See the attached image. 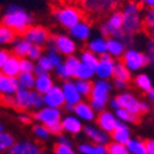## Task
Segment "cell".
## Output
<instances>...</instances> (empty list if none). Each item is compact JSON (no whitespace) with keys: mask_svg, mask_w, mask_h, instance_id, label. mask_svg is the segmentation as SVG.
I'll return each mask as SVG.
<instances>
[{"mask_svg":"<svg viewBox=\"0 0 154 154\" xmlns=\"http://www.w3.org/2000/svg\"><path fill=\"white\" fill-rule=\"evenodd\" d=\"M0 101L4 102L6 106L16 109L20 111H27L30 109L38 110L45 106L43 104V95L31 89H21L19 88L14 96L10 97H0Z\"/></svg>","mask_w":154,"mask_h":154,"instance_id":"cell-1","label":"cell"},{"mask_svg":"<svg viewBox=\"0 0 154 154\" xmlns=\"http://www.w3.org/2000/svg\"><path fill=\"white\" fill-rule=\"evenodd\" d=\"M0 20L3 25L12 30L16 35H23L25 31L32 26L33 22V17L30 12L19 5H9Z\"/></svg>","mask_w":154,"mask_h":154,"instance_id":"cell-2","label":"cell"},{"mask_svg":"<svg viewBox=\"0 0 154 154\" xmlns=\"http://www.w3.org/2000/svg\"><path fill=\"white\" fill-rule=\"evenodd\" d=\"M140 6L136 0H128L122 6V30L125 33L133 36L142 31V15Z\"/></svg>","mask_w":154,"mask_h":154,"instance_id":"cell-3","label":"cell"},{"mask_svg":"<svg viewBox=\"0 0 154 154\" xmlns=\"http://www.w3.org/2000/svg\"><path fill=\"white\" fill-rule=\"evenodd\" d=\"M123 0H78L79 8L86 15L94 17L107 16L111 12L119 10Z\"/></svg>","mask_w":154,"mask_h":154,"instance_id":"cell-4","label":"cell"},{"mask_svg":"<svg viewBox=\"0 0 154 154\" xmlns=\"http://www.w3.org/2000/svg\"><path fill=\"white\" fill-rule=\"evenodd\" d=\"M111 89L112 85L107 80L97 79L95 83H93L91 93L89 95V97H90V106L95 112H101L105 110L110 100Z\"/></svg>","mask_w":154,"mask_h":154,"instance_id":"cell-5","label":"cell"},{"mask_svg":"<svg viewBox=\"0 0 154 154\" xmlns=\"http://www.w3.org/2000/svg\"><path fill=\"white\" fill-rule=\"evenodd\" d=\"M54 19L66 29H72L76 23L84 20V12L79 6L62 5L53 10Z\"/></svg>","mask_w":154,"mask_h":154,"instance_id":"cell-6","label":"cell"},{"mask_svg":"<svg viewBox=\"0 0 154 154\" xmlns=\"http://www.w3.org/2000/svg\"><path fill=\"white\" fill-rule=\"evenodd\" d=\"M101 33L106 37H112L117 38L121 42L126 38L127 33L123 32L122 30V14L120 10H116L111 12L110 15H107L106 20L101 23L100 26Z\"/></svg>","mask_w":154,"mask_h":154,"instance_id":"cell-7","label":"cell"},{"mask_svg":"<svg viewBox=\"0 0 154 154\" xmlns=\"http://www.w3.org/2000/svg\"><path fill=\"white\" fill-rule=\"evenodd\" d=\"M121 62L130 72H137L148 66V57L146 53L139 52L134 48H128L121 57Z\"/></svg>","mask_w":154,"mask_h":154,"instance_id":"cell-8","label":"cell"},{"mask_svg":"<svg viewBox=\"0 0 154 154\" xmlns=\"http://www.w3.org/2000/svg\"><path fill=\"white\" fill-rule=\"evenodd\" d=\"M22 37L26 40L30 45L32 46H37V47H46V45L48 43V41L51 40V37H52V35H51V32L43 27V26H35V25H32V26H30L26 31L23 32Z\"/></svg>","mask_w":154,"mask_h":154,"instance_id":"cell-9","label":"cell"},{"mask_svg":"<svg viewBox=\"0 0 154 154\" xmlns=\"http://www.w3.org/2000/svg\"><path fill=\"white\" fill-rule=\"evenodd\" d=\"M33 120H36L38 123H41L46 127H49L52 125H56L60 122L62 120V111L60 109H53V107H47L43 106L35 111L32 115Z\"/></svg>","mask_w":154,"mask_h":154,"instance_id":"cell-10","label":"cell"},{"mask_svg":"<svg viewBox=\"0 0 154 154\" xmlns=\"http://www.w3.org/2000/svg\"><path fill=\"white\" fill-rule=\"evenodd\" d=\"M4 154H43V148L41 144L29 139H22V140H15Z\"/></svg>","mask_w":154,"mask_h":154,"instance_id":"cell-11","label":"cell"},{"mask_svg":"<svg viewBox=\"0 0 154 154\" xmlns=\"http://www.w3.org/2000/svg\"><path fill=\"white\" fill-rule=\"evenodd\" d=\"M51 41H52L54 48L57 49V52L62 56H73L76 51V45L75 41L70 36L67 35H54L51 37Z\"/></svg>","mask_w":154,"mask_h":154,"instance_id":"cell-12","label":"cell"},{"mask_svg":"<svg viewBox=\"0 0 154 154\" xmlns=\"http://www.w3.org/2000/svg\"><path fill=\"white\" fill-rule=\"evenodd\" d=\"M116 100L119 102V106L120 109H123L126 110L127 112H130L134 116H140L142 113V110H140V101L134 96L132 95L131 93H121L120 95L116 96Z\"/></svg>","mask_w":154,"mask_h":154,"instance_id":"cell-13","label":"cell"},{"mask_svg":"<svg viewBox=\"0 0 154 154\" xmlns=\"http://www.w3.org/2000/svg\"><path fill=\"white\" fill-rule=\"evenodd\" d=\"M115 60L107 53L100 56L99 62L95 67V75L101 80H109L113 76V68H115Z\"/></svg>","mask_w":154,"mask_h":154,"instance_id":"cell-14","label":"cell"},{"mask_svg":"<svg viewBox=\"0 0 154 154\" xmlns=\"http://www.w3.org/2000/svg\"><path fill=\"white\" fill-rule=\"evenodd\" d=\"M43 104L47 107H53V109L63 107L64 105H66V101H64L62 88L54 85L48 93H46L43 95Z\"/></svg>","mask_w":154,"mask_h":154,"instance_id":"cell-15","label":"cell"},{"mask_svg":"<svg viewBox=\"0 0 154 154\" xmlns=\"http://www.w3.org/2000/svg\"><path fill=\"white\" fill-rule=\"evenodd\" d=\"M96 123L100 130H102L104 132L111 134L117 125V119L115 116V113L110 112V111H101L99 112V115L96 116Z\"/></svg>","mask_w":154,"mask_h":154,"instance_id":"cell-16","label":"cell"},{"mask_svg":"<svg viewBox=\"0 0 154 154\" xmlns=\"http://www.w3.org/2000/svg\"><path fill=\"white\" fill-rule=\"evenodd\" d=\"M85 134L90 138L93 142H95V144H101V146H107L110 143V134L104 132L102 130H100V128L97 126H85V128H83Z\"/></svg>","mask_w":154,"mask_h":154,"instance_id":"cell-17","label":"cell"},{"mask_svg":"<svg viewBox=\"0 0 154 154\" xmlns=\"http://www.w3.org/2000/svg\"><path fill=\"white\" fill-rule=\"evenodd\" d=\"M60 88H62V91H63V96H64V101H66V105L75 106L78 102L82 101V96L78 93V90L75 89L74 83L72 80H66Z\"/></svg>","mask_w":154,"mask_h":154,"instance_id":"cell-18","label":"cell"},{"mask_svg":"<svg viewBox=\"0 0 154 154\" xmlns=\"http://www.w3.org/2000/svg\"><path fill=\"white\" fill-rule=\"evenodd\" d=\"M19 89L16 78L2 75L0 78V97H10L14 96Z\"/></svg>","mask_w":154,"mask_h":154,"instance_id":"cell-19","label":"cell"},{"mask_svg":"<svg viewBox=\"0 0 154 154\" xmlns=\"http://www.w3.org/2000/svg\"><path fill=\"white\" fill-rule=\"evenodd\" d=\"M73 112H75V116L78 117L80 121H85V122H91L96 119L95 116V111L93 110V107L90 106V104H88L85 101H80L78 102L74 109Z\"/></svg>","mask_w":154,"mask_h":154,"instance_id":"cell-20","label":"cell"},{"mask_svg":"<svg viewBox=\"0 0 154 154\" xmlns=\"http://www.w3.org/2000/svg\"><path fill=\"white\" fill-rule=\"evenodd\" d=\"M110 137L115 143H120V144L126 146V143L131 139V131L126 123L117 120L116 128H115V131L110 134Z\"/></svg>","mask_w":154,"mask_h":154,"instance_id":"cell-21","label":"cell"},{"mask_svg":"<svg viewBox=\"0 0 154 154\" xmlns=\"http://www.w3.org/2000/svg\"><path fill=\"white\" fill-rule=\"evenodd\" d=\"M60 125L63 128V132H67L70 134H78L84 128L82 121L76 116H73V115H69V116H66L64 119H62Z\"/></svg>","mask_w":154,"mask_h":154,"instance_id":"cell-22","label":"cell"},{"mask_svg":"<svg viewBox=\"0 0 154 154\" xmlns=\"http://www.w3.org/2000/svg\"><path fill=\"white\" fill-rule=\"evenodd\" d=\"M3 75H6V76H11V78H16V76L21 73V69H20V58L11 54L9 57V59L6 60V63L3 66V68L0 69Z\"/></svg>","mask_w":154,"mask_h":154,"instance_id":"cell-23","label":"cell"},{"mask_svg":"<svg viewBox=\"0 0 154 154\" xmlns=\"http://www.w3.org/2000/svg\"><path fill=\"white\" fill-rule=\"evenodd\" d=\"M53 86H54V83H53V79L51 78L49 74H43V75L35 76L33 90H36L37 93H40L41 95H45L46 93H48Z\"/></svg>","mask_w":154,"mask_h":154,"instance_id":"cell-24","label":"cell"},{"mask_svg":"<svg viewBox=\"0 0 154 154\" xmlns=\"http://www.w3.org/2000/svg\"><path fill=\"white\" fill-rule=\"evenodd\" d=\"M69 31H70L72 37L76 38V40H79V41H86L88 38L90 37L91 27H90V23L88 21L83 20L79 23H76L74 27H72Z\"/></svg>","mask_w":154,"mask_h":154,"instance_id":"cell-25","label":"cell"},{"mask_svg":"<svg viewBox=\"0 0 154 154\" xmlns=\"http://www.w3.org/2000/svg\"><path fill=\"white\" fill-rule=\"evenodd\" d=\"M106 43H107V54L113 58V59H116V58H121L125 53V51H126V47L123 46V43L117 40V38H106Z\"/></svg>","mask_w":154,"mask_h":154,"instance_id":"cell-26","label":"cell"},{"mask_svg":"<svg viewBox=\"0 0 154 154\" xmlns=\"http://www.w3.org/2000/svg\"><path fill=\"white\" fill-rule=\"evenodd\" d=\"M88 51H90L95 56L100 57L107 53V43L105 37H96L88 43Z\"/></svg>","mask_w":154,"mask_h":154,"instance_id":"cell-27","label":"cell"},{"mask_svg":"<svg viewBox=\"0 0 154 154\" xmlns=\"http://www.w3.org/2000/svg\"><path fill=\"white\" fill-rule=\"evenodd\" d=\"M11 45H12V53H14V56H16L19 58L27 57V53L30 51L31 45L25 40L23 37H16L15 41Z\"/></svg>","mask_w":154,"mask_h":154,"instance_id":"cell-28","label":"cell"},{"mask_svg":"<svg viewBox=\"0 0 154 154\" xmlns=\"http://www.w3.org/2000/svg\"><path fill=\"white\" fill-rule=\"evenodd\" d=\"M142 31L150 38L154 37V9H148L142 17Z\"/></svg>","mask_w":154,"mask_h":154,"instance_id":"cell-29","label":"cell"},{"mask_svg":"<svg viewBox=\"0 0 154 154\" xmlns=\"http://www.w3.org/2000/svg\"><path fill=\"white\" fill-rule=\"evenodd\" d=\"M126 148L130 154H147L146 142L138 138H131L126 143Z\"/></svg>","mask_w":154,"mask_h":154,"instance_id":"cell-30","label":"cell"},{"mask_svg":"<svg viewBox=\"0 0 154 154\" xmlns=\"http://www.w3.org/2000/svg\"><path fill=\"white\" fill-rule=\"evenodd\" d=\"M78 152L80 154H107V148L106 146H101V144L83 143L78 147Z\"/></svg>","mask_w":154,"mask_h":154,"instance_id":"cell-31","label":"cell"},{"mask_svg":"<svg viewBox=\"0 0 154 154\" xmlns=\"http://www.w3.org/2000/svg\"><path fill=\"white\" fill-rule=\"evenodd\" d=\"M112 78L128 83V82L131 80V72L123 66V63H122L121 60H120V62H116V63H115L113 76H112Z\"/></svg>","mask_w":154,"mask_h":154,"instance_id":"cell-32","label":"cell"},{"mask_svg":"<svg viewBox=\"0 0 154 154\" xmlns=\"http://www.w3.org/2000/svg\"><path fill=\"white\" fill-rule=\"evenodd\" d=\"M94 75H95V68L80 62L78 69H76V73H75V79L90 80Z\"/></svg>","mask_w":154,"mask_h":154,"instance_id":"cell-33","label":"cell"},{"mask_svg":"<svg viewBox=\"0 0 154 154\" xmlns=\"http://www.w3.org/2000/svg\"><path fill=\"white\" fill-rule=\"evenodd\" d=\"M16 80H17L19 88H21V89H29V90L33 89V85H35V75H33V73L21 72L16 76Z\"/></svg>","mask_w":154,"mask_h":154,"instance_id":"cell-34","label":"cell"},{"mask_svg":"<svg viewBox=\"0 0 154 154\" xmlns=\"http://www.w3.org/2000/svg\"><path fill=\"white\" fill-rule=\"evenodd\" d=\"M16 33L0 22V45H11L15 41Z\"/></svg>","mask_w":154,"mask_h":154,"instance_id":"cell-35","label":"cell"},{"mask_svg":"<svg viewBox=\"0 0 154 154\" xmlns=\"http://www.w3.org/2000/svg\"><path fill=\"white\" fill-rule=\"evenodd\" d=\"M14 143L15 138L10 132L0 131V154H4Z\"/></svg>","mask_w":154,"mask_h":154,"instance_id":"cell-36","label":"cell"},{"mask_svg":"<svg viewBox=\"0 0 154 154\" xmlns=\"http://www.w3.org/2000/svg\"><path fill=\"white\" fill-rule=\"evenodd\" d=\"M134 84L142 91H144V93H148L149 90H152V89H153L152 79L149 78L147 74H138L136 78H134Z\"/></svg>","mask_w":154,"mask_h":154,"instance_id":"cell-37","label":"cell"},{"mask_svg":"<svg viewBox=\"0 0 154 154\" xmlns=\"http://www.w3.org/2000/svg\"><path fill=\"white\" fill-rule=\"evenodd\" d=\"M74 86L78 90V93L80 94V96H89L91 93V88H93V83L90 80H80V79H75L74 82Z\"/></svg>","mask_w":154,"mask_h":154,"instance_id":"cell-38","label":"cell"},{"mask_svg":"<svg viewBox=\"0 0 154 154\" xmlns=\"http://www.w3.org/2000/svg\"><path fill=\"white\" fill-rule=\"evenodd\" d=\"M115 116H116V119L123 123H138L139 121V117L138 116H134V115L127 112L126 110L123 109H117L116 111H115Z\"/></svg>","mask_w":154,"mask_h":154,"instance_id":"cell-39","label":"cell"},{"mask_svg":"<svg viewBox=\"0 0 154 154\" xmlns=\"http://www.w3.org/2000/svg\"><path fill=\"white\" fill-rule=\"evenodd\" d=\"M63 63H64V66L67 67V69L70 74V78H75V73H76V69H78L79 64H80V59L73 54V56H68Z\"/></svg>","mask_w":154,"mask_h":154,"instance_id":"cell-40","label":"cell"},{"mask_svg":"<svg viewBox=\"0 0 154 154\" xmlns=\"http://www.w3.org/2000/svg\"><path fill=\"white\" fill-rule=\"evenodd\" d=\"M32 133L37 139H40V140H47L51 137L48 128L46 126L41 125V123H37L32 127Z\"/></svg>","mask_w":154,"mask_h":154,"instance_id":"cell-41","label":"cell"},{"mask_svg":"<svg viewBox=\"0 0 154 154\" xmlns=\"http://www.w3.org/2000/svg\"><path fill=\"white\" fill-rule=\"evenodd\" d=\"M80 62L82 63H85V64H88V66H91V67H96V64H97V62H99V57L97 56H95L94 53H91L90 51H83L82 52V54H80Z\"/></svg>","mask_w":154,"mask_h":154,"instance_id":"cell-42","label":"cell"},{"mask_svg":"<svg viewBox=\"0 0 154 154\" xmlns=\"http://www.w3.org/2000/svg\"><path fill=\"white\" fill-rule=\"evenodd\" d=\"M106 148H107V154H130L126 146L120 144V143L111 142L106 146Z\"/></svg>","mask_w":154,"mask_h":154,"instance_id":"cell-43","label":"cell"},{"mask_svg":"<svg viewBox=\"0 0 154 154\" xmlns=\"http://www.w3.org/2000/svg\"><path fill=\"white\" fill-rule=\"evenodd\" d=\"M35 66H36V63H35L33 60L29 59L27 57L20 58V69H21V72H25V73H33Z\"/></svg>","mask_w":154,"mask_h":154,"instance_id":"cell-44","label":"cell"},{"mask_svg":"<svg viewBox=\"0 0 154 154\" xmlns=\"http://www.w3.org/2000/svg\"><path fill=\"white\" fill-rule=\"evenodd\" d=\"M42 56H43V48L31 45L30 51H29V53H27V58L31 59V60H33V62H37Z\"/></svg>","mask_w":154,"mask_h":154,"instance_id":"cell-45","label":"cell"},{"mask_svg":"<svg viewBox=\"0 0 154 154\" xmlns=\"http://www.w3.org/2000/svg\"><path fill=\"white\" fill-rule=\"evenodd\" d=\"M36 64H37V66L40 67L41 69H43L45 72H47V73H49L51 70H53V66H52V63H51L49 58H48L46 54H43L40 59H38V60L36 62Z\"/></svg>","mask_w":154,"mask_h":154,"instance_id":"cell-46","label":"cell"},{"mask_svg":"<svg viewBox=\"0 0 154 154\" xmlns=\"http://www.w3.org/2000/svg\"><path fill=\"white\" fill-rule=\"evenodd\" d=\"M54 72H56V74H57L58 78H60L63 82L70 79V74H69L67 67L64 66V63L60 64V66H58V67H56V68H54Z\"/></svg>","mask_w":154,"mask_h":154,"instance_id":"cell-47","label":"cell"},{"mask_svg":"<svg viewBox=\"0 0 154 154\" xmlns=\"http://www.w3.org/2000/svg\"><path fill=\"white\" fill-rule=\"evenodd\" d=\"M54 153L56 154H78L72 148V146H66L60 143H57L54 146Z\"/></svg>","mask_w":154,"mask_h":154,"instance_id":"cell-48","label":"cell"},{"mask_svg":"<svg viewBox=\"0 0 154 154\" xmlns=\"http://www.w3.org/2000/svg\"><path fill=\"white\" fill-rule=\"evenodd\" d=\"M147 57H148V64L153 67L154 69V37H152L149 42H148V46H147Z\"/></svg>","mask_w":154,"mask_h":154,"instance_id":"cell-49","label":"cell"},{"mask_svg":"<svg viewBox=\"0 0 154 154\" xmlns=\"http://www.w3.org/2000/svg\"><path fill=\"white\" fill-rule=\"evenodd\" d=\"M19 121L23 125H31L33 122V117H32V115H30L29 112H21L19 115Z\"/></svg>","mask_w":154,"mask_h":154,"instance_id":"cell-50","label":"cell"},{"mask_svg":"<svg viewBox=\"0 0 154 154\" xmlns=\"http://www.w3.org/2000/svg\"><path fill=\"white\" fill-rule=\"evenodd\" d=\"M47 128H48V131H49L51 134L59 136V134H62V132H63V128H62L60 122H58V123H56V125H52V126H49V127H47Z\"/></svg>","mask_w":154,"mask_h":154,"instance_id":"cell-51","label":"cell"},{"mask_svg":"<svg viewBox=\"0 0 154 154\" xmlns=\"http://www.w3.org/2000/svg\"><path fill=\"white\" fill-rule=\"evenodd\" d=\"M140 9H154V0H136Z\"/></svg>","mask_w":154,"mask_h":154,"instance_id":"cell-52","label":"cell"},{"mask_svg":"<svg viewBox=\"0 0 154 154\" xmlns=\"http://www.w3.org/2000/svg\"><path fill=\"white\" fill-rule=\"evenodd\" d=\"M10 56H11V54L8 52V51H5V49H0V69L3 68V66L6 63V60L9 59Z\"/></svg>","mask_w":154,"mask_h":154,"instance_id":"cell-53","label":"cell"},{"mask_svg":"<svg viewBox=\"0 0 154 154\" xmlns=\"http://www.w3.org/2000/svg\"><path fill=\"white\" fill-rule=\"evenodd\" d=\"M112 83H113L115 88L119 89V90H121V91H125L126 89H127V86H128V83L122 82V80H119V79H113Z\"/></svg>","mask_w":154,"mask_h":154,"instance_id":"cell-54","label":"cell"},{"mask_svg":"<svg viewBox=\"0 0 154 154\" xmlns=\"http://www.w3.org/2000/svg\"><path fill=\"white\" fill-rule=\"evenodd\" d=\"M147 154H154V139H148L146 142Z\"/></svg>","mask_w":154,"mask_h":154,"instance_id":"cell-55","label":"cell"},{"mask_svg":"<svg viewBox=\"0 0 154 154\" xmlns=\"http://www.w3.org/2000/svg\"><path fill=\"white\" fill-rule=\"evenodd\" d=\"M58 143H60V144H66V146H72L70 140H69L66 136H62V134L58 136Z\"/></svg>","mask_w":154,"mask_h":154,"instance_id":"cell-56","label":"cell"},{"mask_svg":"<svg viewBox=\"0 0 154 154\" xmlns=\"http://www.w3.org/2000/svg\"><path fill=\"white\" fill-rule=\"evenodd\" d=\"M109 101H110V106H111V109H113L115 111H116L117 109H120V106H119V102H117L116 97H113V99H111V100H109Z\"/></svg>","mask_w":154,"mask_h":154,"instance_id":"cell-57","label":"cell"},{"mask_svg":"<svg viewBox=\"0 0 154 154\" xmlns=\"http://www.w3.org/2000/svg\"><path fill=\"white\" fill-rule=\"evenodd\" d=\"M147 97L150 102H154V89H152V90H149L147 93Z\"/></svg>","mask_w":154,"mask_h":154,"instance_id":"cell-58","label":"cell"},{"mask_svg":"<svg viewBox=\"0 0 154 154\" xmlns=\"http://www.w3.org/2000/svg\"><path fill=\"white\" fill-rule=\"evenodd\" d=\"M0 131H4V126H3L2 121H0Z\"/></svg>","mask_w":154,"mask_h":154,"instance_id":"cell-59","label":"cell"},{"mask_svg":"<svg viewBox=\"0 0 154 154\" xmlns=\"http://www.w3.org/2000/svg\"><path fill=\"white\" fill-rule=\"evenodd\" d=\"M152 112H153V115H154V105H153V107H152Z\"/></svg>","mask_w":154,"mask_h":154,"instance_id":"cell-60","label":"cell"},{"mask_svg":"<svg viewBox=\"0 0 154 154\" xmlns=\"http://www.w3.org/2000/svg\"><path fill=\"white\" fill-rule=\"evenodd\" d=\"M2 75H3V74H2V72H0V78H2Z\"/></svg>","mask_w":154,"mask_h":154,"instance_id":"cell-61","label":"cell"},{"mask_svg":"<svg viewBox=\"0 0 154 154\" xmlns=\"http://www.w3.org/2000/svg\"><path fill=\"white\" fill-rule=\"evenodd\" d=\"M0 21H2V20H0Z\"/></svg>","mask_w":154,"mask_h":154,"instance_id":"cell-62","label":"cell"}]
</instances>
